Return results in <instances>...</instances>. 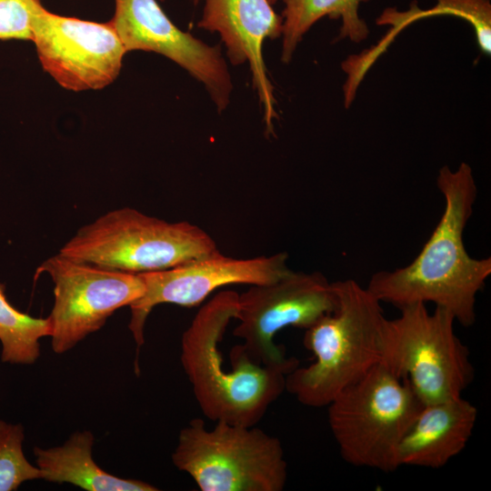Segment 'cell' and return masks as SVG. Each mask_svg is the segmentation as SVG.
<instances>
[{
	"label": "cell",
	"instance_id": "obj_1",
	"mask_svg": "<svg viewBox=\"0 0 491 491\" xmlns=\"http://www.w3.org/2000/svg\"><path fill=\"white\" fill-rule=\"evenodd\" d=\"M436 185L445 209L422 250L406 266L375 273L366 288L397 308L433 303L468 327L476 321V296L491 274V258L471 257L463 241L477 194L471 166H443Z\"/></svg>",
	"mask_w": 491,
	"mask_h": 491
},
{
	"label": "cell",
	"instance_id": "obj_2",
	"mask_svg": "<svg viewBox=\"0 0 491 491\" xmlns=\"http://www.w3.org/2000/svg\"><path fill=\"white\" fill-rule=\"evenodd\" d=\"M238 294L217 293L195 316L181 340V363L204 416L217 422L253 426L286 390V376L298 360L277 366L254 362L240 345L224 366L219 344L237 315Z\"/></svg>",
	"mask_w": 491,
	"mask_h": 491
},
{
	"label": "cell",
	"instance_id": "obj_3",
	"mask_svg": "<svg viewBox=\"0 0 491 491\" xmlns=\"http://www.w3.org/2000/svg\"><path fill=\"white\" fill-rule=\"evenodd\" d=\"M335 310L306 329L304 345L315 356L286 379V390L310 407L326 406L343 389L382 362L386 318L381 302L356 281L333 282Z\"/></svg>",
	"mask_w": 491,
	"mask_h": 491
},
{
	"label": "cell",
	"instance_id": "obj_4",
	"mask_svg": "<svg viewBox=\"0 0 491 491\" xmlns=\"http://www.w3.org/2000/svg\"><path fill=\"white\" fill-rule=\"evenodd\" d=\"M422 406L408 382L379 363L326 406L342 458L354 466L394 472L399 445Z\"/></svg>",
	"mask_w": 491,
	"mask_h": 491
},
{
	"label": "cell",
	"instance_id": "obj_5",
	"mask_svg": "<svg viewBox=\"0 0 491 491\" xmlns=\"http://www.w3.org/2000/svg\"><path fill=\"white\" fill-rule=\"evenodd\" d=\"M217 251L214 239L195 225L170 223L124 207L82 226L58 254L103 268L140 274L168 269Z\"/></svg>",
	"mask_w": 491,
	"mask_h": 491
},
{
	"label": "cell",
	"instance_id": "obj_6",
	"mask_svg": "<svg viewBox=\"0 0 491 491\" xmlns=\"http://www.w3.org/2000/svg\"><path fill=\"white\" fill-rule=\"evenodd\" d=\"M175 466L202 491H281L287 463L280 440L260 428L200 418L181 429L172 454Z\"/></svg>",
	"mask_w": 491,
	"mask_h": 491
},
{
	"label": "cell",
	"instance_id": "obj_7",
	"mask_svg": "<svg viewBox=\"0 0 491 491\" xmlns=\"http://www.w3.org/2000/svg\"><path fill=\"white\" fill-rule=\"evenodd\" d=\"M384 327L382 362L408 382L423 405L462 396L475 378L468 347L456 336L454 316L416 303Z\"/></svg>",
	"mask_w": 491,
	"mask_h": 491
},
{
	"label": "cell",
	"instance_id": "obj_8",
	"mask_svg": "<svg viewBox=\"0 0 491 491\" xmlns=\"http://www.w3.org/2000/svg\"><path fill=\"white\" fill-rule=\"evenodd\" d=\"M44 273L54 284L48 319L51 346L56 354L73 349L102 328L115 310L130 306L145 290L140 274L103 268L60 254L43 262L35 277Z\"/></svg>",
	"mask_w": 491,
	"mask_h": 491
},
{
	"label": "cell",
	"instance_id": "obj_9",
	"mask_svg": "<svg viewBox=\"0 0 491 491\" xmlns=\"http://www.w3.org/2000/svg\"><path fill=\"white\" fill-rule=\"evenodd\" d=\"M333 283L319 272L291 271L268 285H253L238 295V326L233 335L243 340L240 346L256 363L266 366L287 364L283 346L275 336L283 328H308L336 307Z\"/></svg>",
	"mask_w": 491,
	"mask_h": 491
},
{
	"label": "cell",
	"instance_id": "obj_10",
	"mask_svg": "<svg viewBox=\"0 0 491 491\" xmlns=\"http://www.w3.org/2000/svg\"><path fill=\"white\" fill-rule=\"evenodd\" d=\"M32 33L44 70L65 89H101L121 71L126 50L110 22L63 16L42 5Z\"/></svg>",
	"mask_w": 491,
	"mask_h": 491
},
{
	"label": "cell",
	"instance_id": "obj_11",
	"mask_svg": "<svg viewBox=\"0 0 491 491\" xmlns=\"http://www.w3.org/2000/svg\"><path fill=\"white\" fill-rule=\"evenodd\" d=\"M288 255L280 252L269 256L236 259L219 251L174 267L140 273L145 290L129 306L128 328L139 348L145 342L147 316L160 304L192 307L202 303L212 292L235 284L268 285L288 275Z\"/></svg>",
	"mask_w": 491,
	"mask_h": 491
},
{
	"label": "cell",
	"instance_id": "obj_12",
	"mask_svg": "<svg viewBox=\"0 0 491 491\" xmlns=\"http://www.w3.org/2000/svg\"><path fill=\"white\" fill-rule=\"evenodd\" d=\"M110 21L126 52H155L175 62L201 83L217 112L230 104L234 89L220 45H209L179 29L156 0H115Z\"/></svg>",
	"mask_w": 491,
	"mask_h": 491
},
{
	"label": "cell",
	"instance_id": "obj_13",
	"mask_svg": "<svg viewBox=\"0 0 491 491\" xmlns=\"http://www.w3.org/2000/svg\"><path fill=\"white\" fill-rule=\"evenodd\" d=\"M191 1L195 5L203 3L197 27L219 35L226 57L233 65H248L266 135H274L277 113L274 86L263 56V45L266 39L281 36L282 16L275 12L268 0Z\"/></svg>",
	"mask_w": 491,
	"mask_h": 491
},
{
	"label": "cell",
	"instance_id": "obj_14",
	"mask_svg": "<svg viewBox=\"0 0 491 491\" xmlns=\"http://www.w3.org/2000/svg\"><path fill=\"white\" fill-rule=\"evenodd\" d=\"M476 419V406L462 396L423 405L399 445V467L445 466L465 449Z\"/></svg>",
	"mask_w": 491,
	"mask_h": 491
},
{
	"label": "cell",
	"instance_id": "obj_15",
	"mask_svg": "<svg viewBox=\"0 0 491 491\" xmlns=\"http://www.w3.org/2000/svg\"><path fill=\"white\" fill-rule=\"evenodd\" d=\"M94 435L88 431L72 434L62 445L50 448L35 446L34 454L42 479L68 483L87 491H156L145 481L115 476L103 470L94 460Z\"/></svg>",
	"mask_w": 491,
	"mask_h": 491
},
{
	"label": "cell",
	"instance_id": "obj_16",
	"mask_svg": "<svg viewBox=\"0 0 491 491\" xmlns=\"http://www.w3.org/2000/svg\"><path fill=\"white\" fill-rule=\"evenodd\" d=\"M367 0H283L281 61L292 60L304 35L324 16L340 19L338 39L349 38L359 43L369 34L368 27L358 15L361 2Z\"/></svg>",
	"mask_w": 491,
	"mask_h": 491
},
{
	"label": "cell",
	"instance_id": "obj_17",
	"mask_svg": "<svg viewBox=\"0 0 491 491\" xmlns=\"http://www.w3.org/2000/svg\"><path fill=\"white\" fill-rule=\"evenodd\" d=\"M5 290L0 283L1 359L14 365H32L40 356V339L50 336V321L17 310L8 302Z\"/></svg>",
	"mask_w": 491,
	"mask_h": 491
},
{
	"label": "cell",
	"instance_id": "obj_18",
	"mask_svg": "<svg viewBox=\"0 0 491 491\" xmlns=\"http://www.w3.org/2000/svg\"><path fill=\"white\" fill-rule=\"evenodd\" d=\"M24 428L0 420V491L16 490L25 481L42 479V472L25 456Z\"/></svg>",
	"mask_w": 491,
	"mask_h": 491
},
{
	"label": "cell",
	"instance_id": "obj_19",
	"mask_svg": "<svg viewBox=\"0 0 491 491\" xmlns=\"http://www.w3.org/2000/svg\"><path fill=\"white\" fill-rule=\"evenodd\" d=\"M434 8L427 11L413 10L399 14L406 25L414 20L436 15H453L468 21L475 29L480 49L486 55L491 53V5L489 0H436Z\"/></svg>",
	"mask_w": 491,
	"mask_h": 491
},
{
	"label": "cell",
	"instance_id": "obj_20",
	"mask_svg": "<svg viewBox=\"0 0 491 491\" xmlns=\"http://www.w3.org/2000/svg\"><path fill=\"white\" fill-rule=\"evenodd\" d=\"M41 6L39 0H0V40L32 41L33 19Z\"/></svg>",
	"mask_w": 491,
	"mask_h": 491
},
{
	"label": "cell",
	"instance_id": "obj_21",
	"mask_svg": "<svg viewBox=\"0 0 491 491\" xmlns=\"http://www.w3.org/2000/svg\"><path fill=\"white\" fill-rule=\"evenodd\" d=\"M268 1L272 5H275L277 2V0H268Z\"/></svg>",
	"mask_w": 491,
	"mask_h": 491
},
{
	"label": "cell",
	"instance_id": "obj_22",
	"mask_svg": "<svg viewBox=\"0 0 491 491\" xmlns=\"http://www.w3.org/2000/svg\"><path fill=\"white\" fill-rule=\"evenodd\" d=\"M159 1L164 2L165 0H159Z\"/></svg>",
	"mask_w": 491,
	"mask_h": 491
}]
</instances>
